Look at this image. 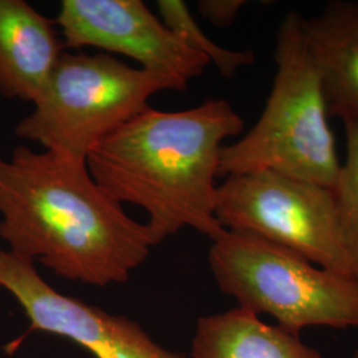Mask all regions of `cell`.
<instances>
[{"instance_id":"12","label":"cell","mask_w":358,"mask_h":358,"mask_svg":"<svg viewBox=\"0 0 358 358\" xmlns=\"http://www.w3.org/2000/svg\"><path fill=\"white\" fill-rule=\"evenodd\" d=\"M157 10L162 23L187 48L196 52L217 66L224 78H231L241 68L252 64L255 55L252 51H232L215 44L196 24L189 7L180 0H158Z\"/></svg>"},{"instance_id":"10","label":"cell","mask_w":358,"mask_h":358,"mask_svg":"<svg viewBox=\"0 0 358 358\" xmlns=\"http://www.w3.org/2000/svg\"><path fill=\"white\" fill-rule=\"evenodd\" d=\"M301 27L329 115L358 118V1H331Z\"/></svg>"},{"instance_id":"6","label":"cell","mask_w":358,"mask_h":358,"mask_svg":"<svg viewBox=\"0 0 358 358\" xmlns=\"http://www.w3.org/2000/svg\"><path fill=\"white\" fill-rule=\"evenodd\" d=\"M215 217L226 231L254 235L352 278L333 189L275 171L232 174L217 185Z\"/></svg>"},{"instance_id":"15","label":"cell","mask_w":358,"mask_h":358,"mask_svg":"<svg viewBox=\"0 0 358 358\" xmlns=\"http://www.w3.org/2000/svg\"><path fill=\"white\" fill-rule=\"evenodd\" d=\"M355 358H358V349H357V352H356V353H355Z\"/></svg>"},{"instance_id":"7","label":"cell","mask_w":358,"mask_h":358,"mask_svg":"<svg viewBox=\"0 0 358 358\" xmlns=\"http://www.w3.org/2000/svg\"><path fill=\"white\" fill-rule=\"evenodd\" d=\"M0 287L24 309L31 331L69 338L96 358H186L157 344L128 317L56 291L41 278L32 260L3 248Z\"/></svg>"},{"instance_id":"5","label":"cell","mask_w":358,"mask_h":358,"mask_svg":"<svg viewBox=\"0 0 358 358\" xmlns=\"http://www.w3.org/2000/svg\"><path fill=\"white\" fill-rule=\"evenodd\" d=\"M208 264L219 289L238 307L271 316L289 332L358 329V282L254 235L224 231Z\"/></svg>"},{"instance_id":"9","label":"cell","mask_w":358,"mask_h":358,"mask_svg":"<svg viewBox=\"0 0 358 358\" xmlns=\"http://www.w3.org/2000/svg\"><path fill=\"white\" fill-rule=\"evenodd\" d=\"M55 20L24 0H0V94L35 103L65 52Z\"/></svg>"},{"instance_id":"2","label":"cell","mask_w":358,"mask_h":358,"mask_svg":"<svg viewBox=\"0 0 358 358\" xmlns=\"http://www.w3.org/2000/svg\"><path fill=\"white\" fill-rule=\"evenodd\" d=\"M243 129L224 99L179 112L149 108L99 142L87 167L115 202L146 211L154 245L186 227L214 241L226 231L215 217L220 152Z\"/></svg>"},{"instance_id":"13","label":"cell","mask_w":358,"mask_h":358,"mask_svg":"<svg viewBox=\"0 0 358 358\" xmlns=\"http://www.w3.org/2000/svg\"><path fill=\"white\" fill-rule=\"evenodd\" d=\"M345 128L346 158L333 189L350 275L358 282V118L341 120Z\"/></svg>"},{"instance_id":"3","label":"cell","mask_w":358,"mask_h":358,"mask_svg":"<svg viewBox=\"0 0 358 358\" xmlns=\"http://www.w3.org/2000/svg\"><path fill=\"white\" fill-rule=\"evenodd\" d=\"M303 16L287 13L276 35L272 90L254 128L220 152L219 177L275 171L334 189L340 177L320 75L303 34Z\"/></svg>"},{"instance_id":"11","label":"cell","mask_w":358,"mask_h":358,"mask_svg":"<svg viewBox=\"0 0 358 358\" xmlns=\"http://www.w3.org/2000/svg\"><path fill=\"white\" fill-rule=\"evenodd\" d=\"M192 358H324L299 333L235 307L196 321Z\"/></svg>"},{"instance_id":"8","label":"cell","mask_w":358,"mask_h":358,"mask_svg":"<svg viewBox=\"0 0 358 358\" xmlns=\"http://www.w3.org/2000/svg\"><path fill=\"white\" fill-rule=\"evenodd\" d=\"M65 48H99L133 59L142 69L199 77L210 62L192 51L141 0H63L55 19Z\"/></svg>"},{"instance_id":"14","label":"cell","mask_w":358,"mask_h":358,"mask_svg":"<svg viewBox=\"0 0 358 358\" xmlns=\"http://www.w3.org/2000/svg\"><path fill=\"white\" fill-rule=\"evenodd\" d=\"M244 6V0H202L198 3V11L211 24L226 28L235 22Z\"/></svg>"},{"instance_id":"1","label":"cell","mask_w":358,"mask_h":358,"mask_svg":"<svg viewBox=\"0 0 358 358\" xmlns=\"http://www.w3.org/2000/svg\"><path fill=\"white\" fill-rule=\"evenodd\" d=\"M0 217L10 251L88 285L128 282L154 247L146 223L129 217L87 164L24 145L0 155Z\"/></svg>"},{"instance_id":"4","label":"cell","mask_w":358,"mask_h":358,"mask_svg":"<svg viewBox=\"0 0 358 358\" xmlns=\"http://www.w3.org/2000/svg\"><path fill=\"white\" fill-rule=\"evenodd\" d=\"M187 87L177 77L133 68L108 53L64 52L15 134L87 164L90 150L149 109L154 94Z\"/></svg>"}]
</instances>
